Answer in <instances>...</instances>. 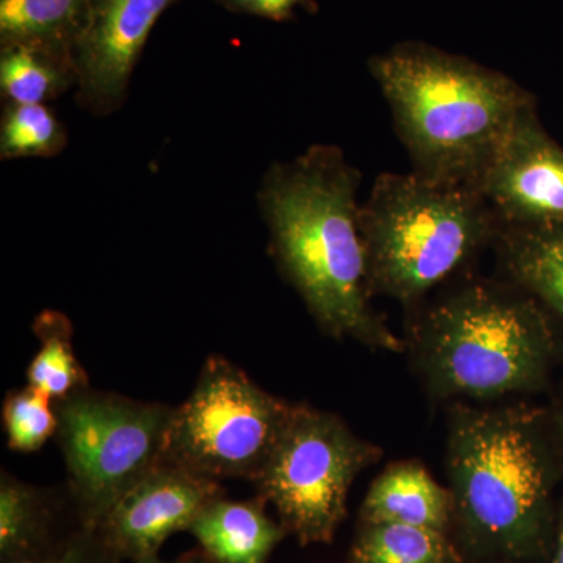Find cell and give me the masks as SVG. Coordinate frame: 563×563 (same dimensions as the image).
Segmentation results:
<instances>
[{
	"mask_svg": "<svg viewBox=\"0 0 563 563\" xmlns=\"http://www.w3.org/2000/svg\"><path fill=\"white\" fill-rule=\"evenodd\" d=\"M362 174L333 144H314L263 176L258 207L280 272L322 331L376 350L398 352L401 340L369 302L361 203Z\"/></svg>",
	"mask_w": 563,
	"mask_h": 563,
	"instance_id": "1",
	"label": "cell"
},
{
	"mask_svg": "<svg viewBox=\"0 0 563 563\" xmlns=\"http://www.w3.org/2000/svg\"><path fill=\"white\" fill-rule=\"evenodd\" d=\"M413 172L479 188L536 98L499 70L422 43L401 41L368 60Z\"/></svg>",
	"mask_w": 563,
	"mask_h": 563,
	"instance_id": "2",
	"label": "cell"
},
{
	"mask_svg": "<svg viewBox=\"0 0 563 563\" xmlns=\"http://www.w3.org/2000/svg\"><path fill=\"white\" fill-rule=\"evenodd\" d=\"M454 517L483 553L532 558L553 532L554 465L536 415L457 409L448 443Z\"/></svg>",
	"mask_w": 563,
	"mask_h": 563,
	"instance_id": "3",
	"label": "cell"
},
{
	"mask_svg": "<svg viewBox=\"0 0 563 563\" xmlns=\"http://www.w3.org/2000/svg\"><path fill=\"white\" fill-rule=\"evenodd\" d=\"M373 291L413 303L496 240L499 220L479 190L418 173H383L361 203Z\"/></svg>",
	"mask_w": 563,
	"mask_h": 563,
	"instance_id": "4",
	"label": "cell"
},
{
	"mask_svg": "<svg viewBox=\"0 0 563 563\" xmlns=\"http://www.w3.org/2000/svg\"><path fill=\"white\" fill-rule=\"evenodd\" d=\"M418 343L433 390L481 399L539 387L555 350L543 307L488 282L437 303L421 322Z\"/></svg>",
	"mask_w": 563,
	"mask_h": 563,
	"instance_id": "5",
	"label": "cell"
},
{
	"mask_svg": "<svg viewBox=\"0 0 563 563\" xmlns=\"http://www.w3.org/2000/svg\"><path fill=\"white\" fill-rule=\"evenodd\" d=\"M54 407L81 528L98 531L122 496L165 462L174 407L90 387Z\"/></svg>",
	"mask_w": 563,
	"mask_h": 563,
	"instance_id": "6",
	"label": "cell"
},
{
	"mask_svg": "<svg viewBox=\"0 0 563 563\" xmlns=\"http://www.w3.org/2000/svg\"><path fill=\"white\" fill-rule=\"evenodd\" d=\"M379 455L335 415L292 406L255 484L299 543H331L346 517L352 483Z\"/></svg>",
	"mask_w": 563,
	"mask_h": 563,
	"instance_id": "7",
	"label": "cell"
},
{
	"mask_svg": "<svg viewBox=\"0 0 563 563\" xmlns=\"http://www.w3.org/2000/svg\"><path fill=\"white\" fill-rule=\"evenodd\" d=\"M292 406L213 355L187 401L174 407L165 461L211 479H257Z\"/></svg>",
	"mask_w": 563,
	"mask_h": 563,
	"instance_id": "8",
	"label": "cell"
},
{
	"mask_svg": "<svg viewBox=\"0 0 563 563\" xmlns=\"http://www.w3.org/2000/svg\"><path fill=\"white\" fill-rule=\"evenodd\" d=\"M180 0H91L87 27L74 49L80 109L103 118L128 101L129 85L152 29Z\"/></svg>",
	"mask_w": 563,
	"mask_h": 563,
	"instance_id": "9",
	"label": "cell"
},
{
	"mask_svg": "<svg viewBox=\"0 0 563 563\" xmlns=\"http://www.w3.org/2000/svg\"><path fill=\"white\" fill-rule=\"evenodd\" d=\"M221 493L220 481L165 461L122 496L98 531L121 559L139 562L188 531Z\"/></svg>",
	"mask_w": 563,
	"mask_h": 563,
	"instance_id": "10",
	"label": "cell"
},
{
	"mask_svg": "<svg viewBox=\"0 0 563 563\" xmlns=\"http://www.w3.org/2000/svg\"><path fill=\"white\" fill-rule=\"evenodd\" d=\"M501 224L563 228V147L528 111L479 184Z\"/></svg>",
	"mask_w": 563,
	"mask_h": 563,
	"instance_id": "11",
	"label": "cell"
},
{
	"mask_svg": "<svg viewBox=\"0 0 563 563\" xmlns=\"http://www.w3.org/2000/svg\"><path fill=\"white\" fill-rule=\"evenodd\" d=\"M211 563H268L287 529L266 515L265 499L218 498L188 529Z\"/></svg>",
	"mask_w": 563,
	"mask_h": 563,
	"instance_id": "12",
	"label": "cell"
},
{
	"mask_svg": "<svg viewBox=\"0 0 563 563\" xmlns=\"http://www.w3.org/2000/svg\"><path fill=\"white\" fill-rule=\"evenodd\" d=\"M454 517L453 492L418 463H399L374 481L362 506L363 523H396L446 532Z\"/></svg>",
	"mask_w": 563,
	"mask_h": 563,
	"instance_id": "13",
	"label": "cell"
},
{
	"mask_svg": "<svg viewBox=\"0 0 563 563\" xmlns=\"http://www.w3.org/2000/svg\"><path fill=\"white\" fill-rule=\"evenodd\" d=\"M496 240L512 279L563 321V228L499 222Z\"/></svg>",
	"mask_w": 563,
	"mask_h": 563,
	"instance_id": "14",
	"label": "cell"
},
{
	"mask_svg": "<svg viewBox=\"0 0 563 563\" xmlns=\"http://www.w3.org/2000/svg\"><path fill=\"white\" fill-rule=\"evenodd\" d=\"M90 7L91 0H0V46L35 44L74 60Z\"/></svg>",
	"mask_w": 563,
	"mask_h": 563,
	"instance_id": "15",
	"label": "cell"
},
{
	"mask_svg": "<svg viewBox=\"0 0 563 563\" xmlns=\"http://www.w3.org/2000/svg\"><path fill=\"white\" fill-rule=\"evenodd\" d=\"M54 509L46 493L3 472L0 477V562L41 558L52 544Z\"/></svg>",
	"mask_w": 563,
	"mask_h": 563,
	"instance_id": "16",
	"label": "cell"
},
{
	"mask_svg": "<svg viewBox=\"0 0 563 563\" xmlns=\"http://www.w3.org/2000/svg\"><path fill=\"white\" fill-rule=\"evenodd\" d=\"M76 63L35 44L0 46V92L5 103H47L77 87Z\"/></svg>",
	"mask_w": 563,
	"mask_h": 563,
	"instance_id": "17",
	"label": "cell"
},
{
	"mask_svg": "<svg viewBox=\"0 0 563 563\" xmlns=\"http://www.w3.org/2000/svg\"><path fill=\"white\" fill-rule=\"evenodd\" d=\"M40 351L27 369V383L57 402L90 387L87 372L76 357L73 324L57 310H44L33 322Z\"/></svg>",
	"mask_w": 563,
	"mask_h": 563,
	"instance_id": "18",
	"label": "cell"
},
{
	"mask_svg": "<svg viewBox=\"0 0 563 563\" xmlns=\"http://www.w3.org/2000/svg\"><path fill=\"white\" fill-rule=\"evenodd\" d=\"M351 563H459L446 532L396 523H363Z\"/></svg>",
	"mask_w": 563,
	"mask_h": 563,
	"instance_id": "19",
	"label": "cell"
},
{
	"mask_svg": "<svg viewBox=\"0 0 563 563\" xmlns=\"http://www.w3.org/2000/svg\"><path fill=\"white\" fill-rule=\"evenodd\" d=\"M68 132L47 103H5L0 120V158H52L65 151Z\"/></svg>",
	"mask_w": 563,
	"mask_h": 563,
	"instance_id": "20",
	"label": "cell"
},
{
	"mask_svg": "<svg viewBox=\"0 0 563 563\" xmlns=\"http://www.w3.org/2000/svg\"><path fill=\"white\" fill-rule=\"evenodd\" d=\"M2 420L9 448L18 453H35L58 431L52 399L31 385L7 396Z\"/></svg>",
	"mask_w": 563,
	"mask_h": 563,
	"instance_id": "21",
	"label": "cell"
},
{
	"mask_svg": "<svg viewBox=\"0 0 563 563\" xmlns=\"http://www.w3.org/2000/svg\"><path fill=\"white\" fill-rule=\"evenodd\" d=\"M122 559L99 531L81 528L65 543L41 558L14 563H120Z\"/></svg>",
	"mask_w": 563,
	"mask_h": 563,
	"instance_id": "22",
	"label": "cell"
},
{
	"mask_svg": "<svg viewBox=\"0 0 563 563\" xmlns=\"http://www.w3.org/2000/svg\"><path fill=\"white\" fill-rule=\"evenodd\" d=\"M222 9L232 13L251 14L274 22L295 20L296 10L317 14L320 7L314 0H213Z\"/></svg>",
	"mask_w": 563,
	"mask_h": 563,
	"instance_id": "23",
	"label": "cell"
},
{
	"mask_svg": "<svg viewBox=\"0 0 563 563\" xmlns=\"http://www.w3.org/2000/svg\"><path fill=\"white\" fill-rule=\"evenodd\" d=\"M133 563H211L209 559L206 558V554L202 553V551H199V553H188L185 555H181V558L176 559V561L168 562V561H162L158 555H152V558L141 559L139 562Z\"/></svg>",
	"mask_w": 563,
	"mask_h": 563,
	"instance_id": "24",
	"label": "cell"
},
{
	"mask_svg": "<svg viewBox=\"0 0 563 563\" xmlns=\"http://www.w3.org/2000/svg\"><path fill=\"white\" fill-rule=\"evenodd\" d=\"M550 563H563V512L559 518L558 526H555Z\"/></svg>",
	"mask_w": 563,
	"mask_h": 563,
	"instance_id": "25",
	"label": "cell"
},
{
	"mask_svg": "<svg viewBox=\"0 0 563 563\" xmlns=\"http://www.w3.org/2000/svg\"><path fill=\"white\" fill-rule=\"evenodd\" d=\"M559 432H561V439L563 442V409L561 415H559Z\"/></svg>",
	"mask_w": 563,
	"mask_h": 563,
	"instance_id": "26",
	"label": "cell"
}]
</instances>
